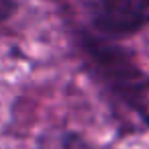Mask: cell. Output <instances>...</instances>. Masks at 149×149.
Instances as JSON below:
<instances>
[{"instance_id":"1","label":"cell","mask_w":149,"mask_h":149,"mask_svg":"<svg viewBox=\"0 0 149 149\" xmlns=\"http://www.w3.org/2000/svg\"><path fill=\"white\" fill-rule=\"evenodd\" d=\"M80 47L100 80L149 125V74L123 47L82 33Z\"/></svg>"},{"instance_id":"3","label":"cell","mask_w":149,"mask_h":149,"mask_svg":"<svg viewBox=\"0 0 149 149\" xmlns=\"http://www.w3.org/2000/svg\"><path fill=\"white\" fill-rule=\"evenodd\" d=\"M37 149H92V145L76 131L49 129L37 139Z\"/></svg>"},{"instance_id":"2","label":"cell","mask_w":149,"mask_h":149,"mask_svg":"<svg viewBox=\"0 0 149 149\" xmlns=\"http://www.w3.org/2000/svg\"><path fill=\"white\" fill-rule=\"evenodd\" d=\"M90 13L96 29L106 35H133L149 25V0H92Z\"/></svg>"},{"instance_id":"4","label":"cell","mask_w":149,"mask_h":149,"mask_svg":"<svg viewBox=\"0 0 149 149\" xmlns=\"http://www.w3.org/2000/svg\"><path fill=\"white\" fill-rule=\"evenodd\" d=\"M17 8V2L15 0H0V21L8 19Z\"/></svg>"}]
</instances>
